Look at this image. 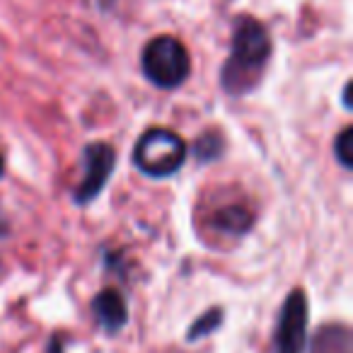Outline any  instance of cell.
<instances>
[{"mask_svg": "<svg viewBox=\"0 0 353 353\" xmlns=\"http://www.w3.org/2000/svg\"><path fill=\"white\" fill-rule=\"evenodd\" d=\"M271 37L261 22L252 17H240L232 27L230 56L221 70V85L228 94L240 97L259 83L261 70L271 59Z\"/></svg>", "mask_w": 353, "mask_h": 353, "instance_id": "6da1fadb", "label": "cell"}, {"mask_svg": "<svg viewBox=\"0 0 353 353\" xmlns=\"http://www.w3.org/2000/svg\"><path fill=\"white\" fill-rule=\"evenodd\" d=\"M143 75L160 90H174L192 73V56L176 37L162 34L145 44L141 56Z\"/></svg>", "mask_w": 353, "mask_h": 353, "instance_id": "7a4b0ae2", "label": "cell"}, {"mask_svg": "<svg viewBox=\"0 0 353 353\" xmlns=\"http://www.w3.org/2000/svg\"><path fill=\"white\" fill-rule=\"evenodd\" d=\"M187 160V143L170 128H148L133 148V162L148 176H170Z\"/></svg>", "mask_w": 353, "mask_h": 353, "instance_id": "3957f363", "label": "cell"}, {"mask_svg": "<svg viewBox=\"0 0 353 353\" xmlns=\"http://www.w3.org/2000/svg\"><path fill=\"white\" fill-rule=\"evenodd\" d=\"M305 343H307V298L303 288H293L276 322L274 353H305Z\"/></svg>", "mask_w": 353, "mask_h": 353, "instance_id": "277c9868", "label": "cell"}, {"mask_svg": "<svg viewBox=\"0 0 353 353\" xmlns=\"http://www.w3.org/2000/svg\"><path fill=\"white\" fill-rule=\"evenodd\" d=\"M117 165V152L109 143H88L83 150V182L73 192V199L78 206L94 201L104 187Z\"/></svg>", "mask_w": 353, "mask_h": 353, "instance_id": "5b68a950", "label": "cell"}, {"mask_svg": "<svg viewBox=\"0 0 353 353\" xmlns=\"http://www.w3.org/2000/svg\"><path fill=\"white\" fill-rule=\"evenodd\" d=\"M92 312L99 327L109 334H117L128 322V305L117 288H104L92 298Z\"/></svg>", "mask_w": 353, "mask_h": 353, "instance_id": "8992f818", "label": "cell"}, {"mask_svg": "<svg viewBox=\"0 0 353 353\" xmlns=\"http://www.w3.org/2000/svg\"><path fill=\"white\" fill-rule=\"evenodd\" d=\"M254 223L252 213L242 206H225L213 216V225L221 232H230V235H242L247 232Z\"/></svg>", "mask_w": 353, "mask_h": 353, "instance_id": "52a82bcc", "label": "cell"}, {"mask_svg": "<svg viewBox=\"0 0 353 353\" xmlns=\"http://www.w3.org/2000/svg\"><path fill=\"white\" fill-rule=\"evenodd\" d=\"M312 353H351V334L346 327H324L319 329L312 343Z\"/></svg>", "mask_w": 353, "mask_h": 353, "instance_id": "ba28073f", "label": "cell"}, {"mask_svg": "<svg viewBox=\"0 0 353 353\" xmlns=\"http://www.w3.org/2000/svg\"><path fill=\"white\" fill-rule=\"evenodd\" d=\"M194 150H196V157L201 162H213L223 155V150H225V141H223V136L218 131H206L196 141Z\"/></svg>", "mask_w": 353, "mask_h": 353, "instance_id": "9c48e42d", "label": "cell"}, {"mask_svg": "<svg viewBox=\"0 0 353 353\" xmlns=\"http://www.w3.org/2000/svg\"><path fill=\"white\" fill-rule=\"evenodd\" d=\"M221 322H223V310L221 307H213V310H208L203 317H199L196 322L189 327V334H187V339L189 341H196V339H203V336H208L211 332H216L218 327H221Z\"/></svg>", "mask_w": 353, "mask_h": 353, "instance_id": "30bf717a", "label": "cell"}, {"mask_svg": "<svg viewBox=\"0 0 353 353\" xmlns=\"http://www.w3.org/2000/svg\"><path fill=\"white\" fill-rule=\"evenodd\" d=\"M351 143H353V128L346 126L336 138H334V157L339 160V165L351 170L353 167V152H351Z\"/></svg>", "mask_w": 353, "mask_h": 353, "instance_id": "8fae6325", "label": "cell"}, {"mask_svg": "<svg viewBox=\"0 0 353 353\" xmlns=\"http://www.w3.org/2000/svg\"><path fill=\"white\" fill-rule=\"evenodd\" d=\"M343 107L351 109V80L343 85Z\"/></svg>", "mask_w": 353, "mask_h": 353, "instance_id": "7c38bea8", "label": "cell"}, {"mask_svg": "<svg viewBox=\"0 0 353 353\" xmlns=\"http://www.w3.org/2000/svg\"><path fill=\"white\" fill-rule=\"evenodd\" d=\"M0 237H8V221L3 216V208H0Z\"/></svg>", "mask_w": 353, "mask_h": 353, "instance_id": "4fadbf2b", "label": "cell"}, {"mask_svg": "<svg viewBox=\"0 0 353 353\" xmlns=\"http://www.w3.org/2000/svg\"><path fill=\"white\" fill-rule=\"evenodd\" d=\"M3 170H6V160H3V155H0V174H3Z\"/></svg>", "mask_w": 353, "mask_h": 353, "instance_id": "5bb4252c", "label": "cell"}]
</instances>
